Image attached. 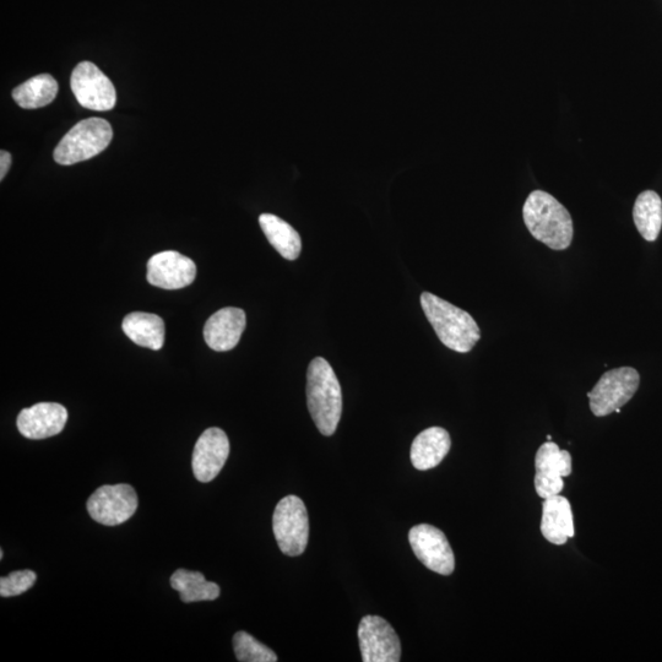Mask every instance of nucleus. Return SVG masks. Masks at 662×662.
Instances as JSON below:
<instances>
[{"mask_svg": "<svg viewBox=\"0 0 662 662\" xmlns=\"http://www.w3.org/2000/svg\"><path fill=\"white\" fill-rule=\"evenodd\" d=\"M536 493L541 498L560 495L563 477L572 474V457L568 450H561L556 443L547 442L537 450L535 458Z\"/></svg>", "mask_w": 662, "mask_h": 662, "instance_id": "nucleus-11", "label": "nucleus"}, {"mask_svg": "<svg viewBox=\"0 0 662 662\" xmlns=\"http://www.w3.org/2000/svg\"><path fill=\"white\" fill-rule=\"evenodd\" d=\"M639 384V373L632 367L607 371L588 393L591 412L596 417H604L620 410L637 393Z\"/></svg>", "mask_w": 662, "mask_h": 662, "instance_id": "nucleus-6", "label": "nucleus"}, {"mask_svg": "<svg viewBox=\"0 0 662 662\" xmlns=\"http://www.w3.org/2000/svg\"><path fill=\"white\" fill-rule=\"evenodd\" d=\"M70 86L81 106L92 111H110L117 94L112 81L91 62H81L74 69Z\"/></svg>", "mask_w": 662, "mask_h": 662, "instance_id": "nucleus-8", "label": "nucleus"}, {"mask_svg": "<svg viewBox=\"0 0 662 662\" xmlns=\"http://www.w3.org/2000/svg\"><path fill=\"white\" fill-rule=\"evenodd\" d=\"M172 589L178 591L181 600L186 604L200 601H214L221 594L220 586L208 582L200 572L177 569L170 579Z\"/></svg>", "mask_w": 662, "mask_h": 662, "instance_id": "nucleus-20", "label": "nucleus"}, {"mask_svg": "<svg viewBox=\"0 0 662 662\" xmlns=\"http://www.w3.org/2000/svg\"><path fill=\"white\" fill-rule=\"evenodd\" d=\"M362 661L399 662L401 644L394 628L379 616H366L358 626Z\"/></svg>", "mask_w": 662, "mask_h": 662, "instance_id": "nucleus-10", "label": "nucleus"}, {"mask_svg": "<svg viewBox=\"0 0 662 662\" xmlns=\"http://www.w3.org/2000/svg\"><path fill=\"white\" fill-rule=\"evenodd\" d=\"M68 421V411L57 403H40L24 409L18 416L16 426L25 438L40 439L57 436Z\"/></svg>", "mask_w": 662, "mask_h": 662, "instance_id": "nucleus-14", "label": "nucleus"}, {"mask_svg": "<svg viewBox=\"0 0 662 662\" xmlns=\"http://www.w3.org/2000/svg\"><path fill=\"white\" fill-rule=\"evenodd\" d=\"M233 650L241 662H276L278 656L247 632H237L233 637Z\"/></svg>", "mask_w": 662, "mask_h": 662, "instance_id": "nucleus-23", "label": "nucleus"}, {"mask_svg": "<svg viewBox=\"0 0 662 662\" xmlns=\"http://www.w3.org/2000/svg\"><path fill=\"white\" fill-rule=\"evenodd\" d=\"M259 224L271 246L287 260H296L302 251V241L298 232L290 224L273 214H263Z\"/></svg>", "mask_w": 662, "mask_h": 662, "instance_id": "nucleus-19", "label": "nucleus"}, {"mask_svg": "<svg viewBox=\"0 0 662 662\" xmlns=\"http://www.w3.org/2000/svg\"><path fill=\"white\" fill-rule=\"evenodd\" d=\"M525 226L537 241L553 251H564L573 241V220L569 211L551 194L531 193L523 208Z\"/></svg>", "mask_w": 662, "mask_h": 662, "instance_id": "nucleus-1", "label": "nucleus"}, {"mask_svg": "<svg viewBox=\"0 0 662 662\" xmlns=\"http://www.w3.org/2000/svg\"><path fill=\"white\" fill-rule=\"evenodd\" d=\"M547 441H548V442H551V441H552V437H551V436H547Z\"/></svg>", "mask_w": 662, "mask_h": 662, "instance_id": "nucleus-27", "label": "nucleus"}, {"mask_svg": "<svg viewBox=\"0 0 662 662\" xmlns=\"http://www.w3.org/2000/svg\"><path fill=\"white\" fill-rule=\"evenodd\" d=\"M138 495L130 485H106L92 493L88 512L95 522L117 526L128 522L138 509Z\"/></svg>", "mask_w": 662, "mask_h": 662, "instance_id": "nucleus-7", "label": "nucleus"}, {"mask_svg": "<svg viewBox=\"0 0 662 662\" xmlns=\"http://www.w3.org/2000/svg\"><path fill=\"white\" fill-rule=\"evenodd\" d=\"M230 455V441L220 428H209L195 444L192 466L195 479L208 484L220 474Z\"/></svg>", "mask_w": 662, "mask_h": 662, "instance_id": "nucleus-13", "label": "nucleus"}, {"mask_svg": "<svg viewBox=\"0 0 662 662\" xmlns=\"http://www.w3.org/2000/svg\"><path fill=\"white\" fill-rule=\"evenodd\" d=\"M273 530L276 542L286 556H301L309 539L307 508L301 498L287 496L275 508Z\"/></svg>", "mask_w": 662, "mask_h": 662, "instance_id": "nucleus-5", "label": "nucleus"}, {"mask_svg": "<svg viewBox=\"0 0 662 662\" xmlns=\"http://www.w3.org/2000/svg\"><path fill=\"white\" fill-rule=\"evenodd\" d=\"M197 265L191 258L175 251L157 253L148 262L149 284L164 290H181L193 284Z\"/></svg>", "mask_w": 662, "mask_h": 662, "instance_id": "nucleus-12", "label": "nucleus"}, {"mask_svg": "<svg viewBox=\"0 0 662 662\" xmlns=\"http://www.w3.org/2000/svg\"><path fill=\"white\" fill-rule=\"evenodd\" d=\"M246 324L247 318L243 309L222 308L213 314L205 324L206 344L217 352L231 351L240 343Z\"/></svg>", "mask_w": 662, "mask_h": 662, "instance_id": "nucleus-15", "label": "nucleus"}, {"mask_svg": "<svg viewBox=\"0 0 662 662\" xmlns=\"http://www.w3.org/2000/svg\"><path fill=\"white\" fill-rule=\"evenodd\" d=\"M122 329L134 344L159 351L165 344V323L156 314L133 312L123 319Z\"/></svg>", "mask_w": 662, "mask_h": 662, "instance_id": "nucleus-18", "label": "nucleus"}, {"mask_svg": "<svg viewBox=\"0 0 662 662\" xmlns=\"http://www.w3.org/2000/svg\"><path fill=\"white\" fill-rule=\"evenodd\" d=\"M452 441L441 427H431L421 432L411 446V463L420 471L437 468L447 457Z\"/></svg>", "mask_w": 662, "mask_h": 662, "instance_id": "nucleus-17", "label": "nucleus"}, {"mask_svg": "<svg viewBox=\"0 0 662 662\" xmlns=\"http://www.w3.org/2000/svg\"><path fill=\"white\" fill-rule=\"evenodd\" d=\"M36 579V573L30 569L10 573L8 577L0 579V596L12 598L24 594L35 585Z\"/></svg>", "mask_w": 662, "mask_h": 662, "instance_id": "nucleus-24", "label": "nucleus"}, {"mask_svg": "<svg viewBox=\"0 0 662 662\" xmlns=\"http://www.w3.org/2000/svg\"><path fill=\"white\" fill-rule=\"evenodd\" d=\"M633 219L645 241L658 240L662 227V200L658 193L645 191L639 195L633 208Z\"/></svg>", "mask_w": 662, "mask_h": 662, "instance_id": "nucleus-21", "label": "nucleus"}, {"mask_svg": "<svg viewBox=\"0 0 662 662\" xmlns=\"http://www.w3.org/2000/svg\"><path fill=\"white\" fill-rule=\"evenodd\" d=\"M307 404L318 431L333 436L343 412V393L333 368L322 357L309 363Z\"/></svg>", "mask_w": 662, "mask_h": 662, "instance_id": "nucleus-2", "label": "nucleus"}, {"mask_svg": "<svg viewBox=\"0 0 662 662\" xmlns=\"http://www.w3.org/2000/svg\"><path fill=\"white\" fill-rule=\"evenodd\" d=\"M541 533L553 545H564L575 534L571 503L560 495L542 504Z\"/></svg>", "mask_w": 662, "mask_h": 662, "instance_id": "nucleus-16", "label": "nucleus"}, {"mask_svg": "<svg viewBox=\"0 0 662 662\" xmlns=\"http://www.w3.org/2000/svg\"><path fill=\"white\" fill-rule=\"evenodd\" d=\"M113 138L111 124L102 118H89L69 130L54 150V161L70 166L92 159L110 145Z\"/></svg>", "mask_w": 662, "mask_h": 662, "instance_id": "nucleus-4", "label": "nucleus"}, {"mask_svg": "<svg viewBox=\"0 0 662 662\" xmlns=\"http://www.w3.org/2000/svg\"><path fill=\"white\" fill-rule=\"evenodd\" d=\"M10 166H12V155H10L8 151L3 150L2 153H0V179H2V181L5 176H7Z\"/></svg>", "mask_w": 662, "mask_h": 662, "instance_id": "nucleus-25", "label": "nucleus"}, {"mask_svg": "<svg viewBox=\"0 0 662 662\" xmlns=\"http://www.w3.org/2000/svg\"><path fill=\"white\" fill-rule=\"evenodd\" d=\"M3 557H4V552L2 550V551H0V558H2V560H3Z\"/></svg>", "mask_w": 662, "mask_h": 662, "instance_id": "nucleus-26", "label": "nucleus"}, {"mask_svg": "<svg viewBox=\"0 0 662 662\" xmlns=\"http://www.w3.org/2000/svg\"><path fill=\"white\" fill-rule=\"evenodd\" d=\"M409 541L415 556L426 568L441 575H450L455 569V557L447 536L430 524L414 526Z\"/></svg>", "mask_w": 662, "mask_h": 662, "instance_id": "nucleus-9", "label": "nucleus"}, {"mask_svg": "<svg viewBox=\"0 0 662 662\" xmlns=\"http://www.w3.org/2000/svg\"><path fill=\"white\" fill-rule=\"evenodd\" d=\"M421 306L438 339L448 349L466 354L479 343V325L468 312L430 292L422 293Z\"/></svg>", "mask_w": 662, "mask_h": 662, "instance_id": "nucleus-3", "label": "nucleus"}, {"mask_svg": "<svg viewBox=\"0 0 662 662\" xmlns=\"http://www.w3.org/2000/svg\"><path fill=\"white\" fill-rule=\"evenodd\" d=\"M57 94V81L50 74H40L14 89L13 99L25 110H35L50 105Z\"/></svg>", "mask_w": 662, "mask_h": 662, "instance_id": "nucleus-22", "label": "nucleus"}]
</instances>
